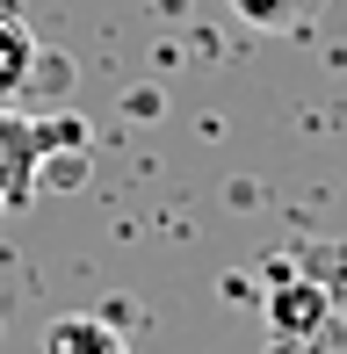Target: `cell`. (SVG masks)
Masks as SVG:
<instances>
[{"mask_svg": "<svg viewBox=\"0 0 347 354\" xmlns=\"http://www.w3.org/2000/svg\"><path fill=\"white\" fill-rule=\"evenodd\" d=\"M340 347H347V311L311 275H297L290 253H275V268H268V354H340Z\"/></svg>", "mask_w": 347, "mask_h": 354, "instance_id": "6da1fadb", "label": "cell"}, {"mask_svg": "<svg viewBox=\"0 0 347 354\" xmlns=\"http://www.w3.org/2000/svg\"><path fill=\"white\" fill-rule=\"evenodd\" d=\"M44 152H51V131L15 116V109L0 102V210H29V203H37Z\"/></svg>", "mask_w": 347, "mask_h": 354, "instance_id": "7a4b0ae2", "label": "cell"}, {"mask_svg": "<svg viewBox=\"0 0 347 354\" xmlns=\"http://www.w3.org/2000/svg\"><path fill=\"white\" fill-rule=\"evenodd\" d=\"M44 354H131V347H123V333L109 326V318L66 311V318H51V326H44Z\"/></svg>", "mask_w": 347, "mask_h": 354, "instance_id": "3957f363", "label": "cell"}, {"mask_svg": "<svg viewBox=\"0 0 347 354\" xmlns=\"http://www.w3.org/2000/svg\"><path fill=\"white\" fill-rule=\"evenodd\" d=\"M29 73H37V37L15 8H0V102L29 94Z\"/></svg>", "mask_w": 347, "mask_h": 354, "instance_id": "277c9868", "label": "cell"}, {"mask_svg": "<svg viewBox=\"0 0 347 354\" xmlns=\"http://www.w3.org/2000/svg\"><path fill=\"white\" fill-rule=\"evenodd\" d=\"M290 268L297 275H311L326 289V297L347 311V246H333V239H319V246H304V253H290Z\"/></svg>", "mask_w": 347, "mask_h": 354, "instance_id": "5b68a950", "label": "cell"}, {"mask_svg": "<svg viewBox=\"0 0 347 354\" xmlns=\"http://www.w3.org/2000/svg\"><path fill=\"white\" fill-rule=\"evenodd\" d=\"M232 15H239L246 29H268V37H282V29H304L311 15H319V0H225Z\"/></svg>", "mask_w": 347, "mask_h": 354, "instance_id": "8992f818", "label": "cell"}]
</instances>
